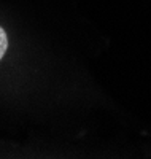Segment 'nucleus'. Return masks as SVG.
<instances>
[{
    "instance_id": "nucleus-1",
    "label": "nucleus",
    "mask_w": 151,
    "mask_h": 159,
    "mask_svg": "<svg viewBox=\"0 0 151 159\" xmlns=\"http://www.w3.org/2000/svg\"><path fill=\"white\" fill-rule=\"evenodd\" d=\"M7 48H8V38H7L5 30L0 27V61H2L3 54L7 52Z\"/></svg>"
}]
</instances>
